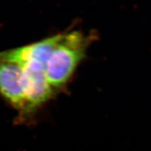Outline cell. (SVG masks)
Returning a JSON list of instances; mask_svg holds the SVG:
<instances>
[{"label": "cell", "mask_w": 151, "mask_h": 151, "mask_svg": "<svg viewBox=\"0 0 151 151\" xmlns=\"http://www.w3.org/2000/svg\"><path fill=\"white\" fill-rule=\"evenodd\" d=\"M0 94L9 105L27 117V103L22 86L20 65L0 59Z\"/></svg>", "instance_id": "3957f363"}, {"label": "cell", "mask_w": 151, "mask_h": 151, "mask_svg": "<svg viewBox=\"0 0 151 151\" xmlns=\"http://www.w3.org/2000/svg\"><path fill=\"white\" fill-rule=\"evenodd\" d=\"M93 40V35H87L79 30L60 33L45 66L47 79L55 93L67 86L86 58Z\"/></svg>", "instance_id": "6da1fadb"}, {"label": "cell", "mask_w": 151, "mask_h": 151, "mask_svg": "<svg viewBox=\"0 0 151 151\" xmlns=\"http://www.w3.org/2000/svg\"><path fill=\"white\" fill-rule=\"evenodd\" d=\"M60 34L47 37L29 45L0 52V59L23 65L30 62H38L46 66Z\"/></svg>", "instance_id": "277c9868"}, {"label": "cell", "mask_w": 151, "mask_h": 151, "mask_svg": "<svg viewBox=\"0 0 151 151\" xmlns=\"http://www.w3.org/2000/svg\"><path fill=\"white\" fill-rule=\"evenodd\" d=\"M22 86L27 103V117L48 101L55 94L45 73V65L30 62L21 66Z\"/></svg>", "instance_id": "7a4b0ae2"}]
</instances>
